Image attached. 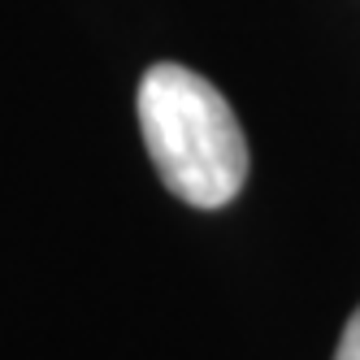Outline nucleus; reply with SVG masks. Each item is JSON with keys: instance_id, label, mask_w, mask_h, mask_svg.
<instances>
[{"instance_id": "1", "label": "nucleus", "mask_w": 360, "mask_h": 360, "mask_svg": "<svg viewBox=\"0 0 360 360\" xmlns=\"http://www.w3.org/2000/svg\"><path fill=\"white\" fill-rule=\"evenodd\" d=\"M139 131L157 178L191 209H221L248 183V139L204 74L157 61L139 79Z\"/></svg>"}, {"instance_id": "2", "label": "nucleus", "mask_w": 360, "mask_h": 360, "mask_svg": "<svg viewBox=\"0 0 360 360\" xmlns=\"http://www.w3.org/2000/svg\"><path fill=\"white\" fill-rule=\"evenodd\" d=\"M334 360H360V308L343 326V339H339V347H334Z\"/></svg>"}]
</instances>
